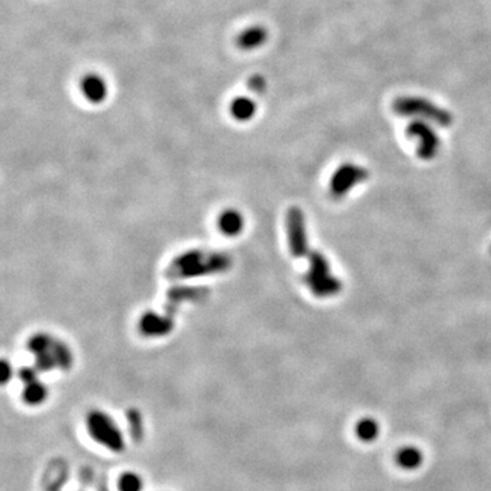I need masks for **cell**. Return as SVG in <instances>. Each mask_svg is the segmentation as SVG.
<instances>
[{"mask_svg": "<svg viewBox=\"0 0 491 491\" xmlns=\"http://www.w3.org/2000/svg\"><path fill=\"white\" fill-rule=\"evenodd\" d=\"M232 266V257L224 251L190 250L171 261L165 269L168 280H186L194 277L220 274Z\"/></svg>", "mask_w": 491, "mask_h": 491, "instance_id": "1", "label": "cell"}, {"mask_svg": "<svg viewBox=\"0 0 491 491\" xmlns=\"http://www.w3.org/2000/svg\"><path fill=\"white\" fill-rule=\"evenodd\" d=\"M29 351L36 358L38 372L48 373L53 369L69 370L73 366V353L63 341L49 335H36L29 340Z\"/></svg>", "mask_w": 491, "mask_h": 491, "instance_id": "2", "label": "cell"}, {"mask_svg": "<svg viewBox=\"0 0 491 491\" xmlns=\"http://www.w3.org/2000/svg\"><path fill=\"white\" fill-rule=\"evenodd\" d=\"M392 108L394 114L407 116V117H415L419 120H424L441 127H449L453 123V116L449 111L435 106L433 101L423 97H414V96L399 97L393 101Z\"/></svg>", "mask_w": 491, "mask_h": 491, "instance_id": "3", "label": "cell"}, {"mask_svg": "<svg viewBox=\"0 0 491 491\" xmlns=\"http://www.w3.org/2000/svg\"><path fill=\"white\" fill-rule=\"evenodd\" d=\"M86 430L90 438L106 449L120 453L126 448L123 433L108 414L94 410L86 416Z\"/></svg>", "mask_w": 491, "mask_h": 491, "instance_id": "4", "label": "cell"}, {"mask_svg": "<svg viewBox=\"0 0 491 491\" xmlns=\"http://www.w3.org/2000/svg\"><path fill=\"white\" fill-rule=\"evenodd\" d=\"M304 283L318 298L335 297L341 291V281L331 272L328 260L318 251L310 254V267L304 274Z\"/></svg>", "mask_w": 491, "mask_h": 491, "instance_id": "5", "label": "cell"}, {"mask_svg": "<svg viewBox=\"0 0 491 491\" xmlns=\"http://www.w3.org/2000/svg\"><path fill=\"white\" fill-rule=\"evenodd\" d=\"M407 135L417 140V156L423 160L434 158L440 151V137L431 127V123L415 119L407 127Z\"/></svg>", "mask_w": 491, "mask_h": 491, "instance_id": "6", "label": "cell"}, {"mask_svg": "<svg viewBox=\"0 0 491 491\" xmlns=\"http://www.w3.org/2000/svg\"><path fill=\"white\" fill-rule=\"evenodd\" d=\"M287 236L291 254L297 258H302L308 254L306 219L302 210L297 206L291 208L287 213Z\"/></svg>", "mask_w": 491, "mask_h": 491, "instance_id": "7", "label": "cell"}, {"mask_svg": "<svg viewBox=\"0 0 491 491\" xmlns=\"http://www.w3.org/2000/svg\"><path fill=\"white\" fill-rule=\"evenodd\" d=\"M369 178V172L355 164H344L335 172L331 182V194L335 198H342L348 191L356 185L365 182Z\"/></svg>", "mask_w": 491, "mask_h": 491, "instance_id": "8", "label": "cell"}, {"mask_svg": "<svg viewBox=\"0 0 491 491\" xmlns=\"http://www.w3.org/2000/svg\"><path fill=\"white\" fill-rule=\"evenodd\" d=\"M175 325V319L169 318L167 314H157L149 311L140 319V332L147 338H163L167 336Z\"/></svg>", "mask_w": 491, "mask_h": 491, "instance_id": "9", "label": "cell"}, {"mask_svg": "<svg viewBox=\"0 0 491 491\" xmlns=\"http://www.w3.org/2000/svg\"><path fill=\"white\" fill-rule=\"evenodd\" d=\"M81 92L89 103L101 104L108 96V85L103 76L90 73L82 78Z\"/></svg>", "mask_w": 491, "mask_h": 491, "instance_id": "10", "label": "cell"}, {"mask_svg": "<svg viewBox=\"0 0 491 491\" xmlns=\"http://www.w3.org/2000/svg\"><path fill=\"white\" fill-rule=\"evenodd\" d=\"M208 297H209L208 288L176 285L168 291L167 301H171L181 307L183 303L201 302V301L206 299Z\"/></svg>", "mask_w": 491, "mask_h": 491, "instance_id": "11", "label": "cell"}, {"mask_svg": "<svg viewBox=\"0 0 491 491\" xmlns=\"http://www.w3.org/2000/svg\"><path fill=\"white\" fill-rule=\"evenodd\" d=\"M269 38V32L263 25H254L244 29L238 38L236 45L242 51H254L263 47Z\"/></svg>", "mask_w": 491, "mask_h": 491, "instance_id": "12", "label": "cell"}, {"mask_svg": "<svg viewBox=\"0 0 491 491\" xmlns=\"http://www.w3.org/2000/svg\"><path fill=\"white\" fill-rule=\"evenodd\" d=\"M229 113L238 122H247L257 114V103L246 96L236 97L229 106Z\"/></svg>", "mask_w": 491, "mask_h": 491, "instance_id": "13", "label": "cell"}, {"mask_svg": "<svg viewBox=\"0 0 491 491\" xmlns=\"http://www.w3.org/2000/svg\"><path fill=\"white\" fill-rule=\"evenodd\" d=\"M244 226L243 216L238 210H226L219 217V228L227 236H236L242 232Z\"/></svg>", "mask_w": 491, "mask_h": 491, "instance_id": "14", "label": "cell"}, {"mask_svg": "<svg viewBox=\"0 0 491 491\" xmlns=\"http://www.w3.org/2000/svg\"><path fill=\"white\" fill-rule=\"evenodd\" d=\"M48 397V388L38 379L25 383L22 390V400L28 406H40Z\"/></svg>", "mask_w": 491, "mask_h": 491, "instance_id": "15", "label": "cell"}, {"mask_svg": "<svg viewBox=\"0 0 491 491\" xmlns=\"http://www.w3.org/2000/svg\"><path fill=\"white\" fill-rule=\"evenodd\" d=\"M119 491H142L144 481L135 472H124L117 481Z\"/></svg>", "mask_w": 491, "mask_h": 491, "instance_id": "16", "label": "cell"}, {"mask_svg": "<svg viewBox=\"0 0 491 491\" xmlns=\"http://www.w3.org/2000/svg\"><path fill=\"white\" fill-rule=\"evenodd\" d=\"M127 422H128V427H130V433H131L133 438L138 441L140 437L144 435L142 416L137 410H130L127 413Z\"/></svg>", "mask_w": 491, "mask_h": 491, "instance_id": "17", "label": "cell"}, {"mask_svg": "<svg viewBox=\"0 0 491 491\" xmlns=\"http://www.w3.org/2000/svg\"><path fill=\"white\" fill-rule=\"evenodd\" d=\"M247 86H249V89H250L253 93H256V94H264L265 92H266V88H267V83H266L265 76L256 74V76L249 78Z\"/></svg>", "mask_w": 491, "mask_h": 491, "instance_id": "18", "label": "cell"}, {"mask_svg": "<svg viewBox=\"0 0 491 491\" xmlns=\"http://www.w3.org/2000/svg\"><path fill=\"white\" fill-rule=\"evenodd\" d=\"M376 431H377V426L373 422H370V420L369 422H363L359 426V435L360 437H366V438L374 437Z\"/></svg>", "mask_w": 491, "mask_h": 491, "instance_id": "19", "label": "cell"}, {"mask_svg": "<svg viewBox=\"0 0 491 491\" xmlns=\"http://www.w3.org/2000/svg\"><path fill=\"white\" fill-rule=\"evenodd\" d=\"M19 378L24 383H29L32 381H36L38 379V369H33V367H24L22 370H19Z\"/></svg>", "mask_w": 491, "mask_h": 491, "instance_id": "20", "label": "cell"}, {"mask_svg": "<svg viewBox=\"0 0 491 491\" xmlns=\"http://www.w3.org/2000/svg\"><path fill=\"white\" fill-rule=\"evenodd\" d=\"M1 370H3V373H1V382H3V383H7L10 377L13 376V367L10 366V363H8L6 359L1 362Z\"/></svg>", "mask_w": 491, "mask_h": 491, "instance_id": "21", "label": "cell"}]
</instances>
